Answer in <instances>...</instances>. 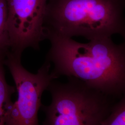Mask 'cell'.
Returning <instances> with one entry per match:
<instances>
[{
	"mask_svg": "<svg viewBox=\"0 0 125 125\" xmlns=\"http://www.w3.org/2000/svg\"><path fill=\"white\" fill-rule=\"evenodd\" d=\"M68 78L66 83H51L47 90L52 101L41 107L45 115L42 125H103L114 105L112 97L75 78Z\"/></svg>",
	"mask_w": 125,
	"mask_h": 125,
	"instance_id": "3",
	"label": "cell"
},
{
	"mask_svg": "<svg viewBox=\"0 0 125 125\" xmlns=\"http://www.w3.org/2000/svg\"><path fill=\"white\" fill-rule=\"evenodd\" d=\"M51 47L46 59L53 65L52 72L73 77L111 97L125 95V44H115L111 38L82 43L71 38H48Z\"/></svg>",
	"mask_w": 125,
	"mask_h": 125,
	"instance_id": "1",
	"label": "cell"
},
{
	"mask_svg": "<svg viewBox=\"0 0 125 125\" xmlns=\"http://www.w3.org/2000/svg\"><path fill=\"white\" fill-rule=\"evenodd\" d=\"M48 0H7L10 51L21 56L27 48L40 49Z\"/></svg>",
	"mask_w": 125,
	"mask_h": 125,
	"instance_id": "5",
	"label": "cell"
},
{
	"mask_svg": "<svg viewBox=\"0 0 125 125\" xmlns=\"http://www.w3.org/2000/svg\"><path fill=\"white\" fill-rule=\"evenodd\" d=\"M10 51L7 0H0V58H5Z\"/></svg>",
	"mask_w": 125,
	"mask_h": 125,
	"instance_id": "7",
	"label": "cell"
},
{
	"mask_svg": "<svg viewBox=\"0 0 125 125\" xmlns=\"http://www.w3.org/2000/svg\"><path fill=\"white\" fill-rule=\"evenodd\" d=\"M125 0H48L45 38L81 36L89 40L125 37Z\"/></svg>",
	"mask_w": 125,
	"mask_h": 125,
	"instance_id": "2",
	"label": "cell"
},
{
	"mask_svg": "<svg viewBox=\"0 0 125 125\" xmlns=\"http://www.w3.org/2000/svg\"><path fill=\"white\" fill-rule=\"evenodd\" d=\"M4 59L0 58V125H6L7 113L13 103L12 96L15 92L14 87L6 80Z\"/></svg>",
	"mask_w": 125,
	"mask_h": 125,
	"instance_id": "6",
	"label": "cell"
},
{
	"mask_svg": "<svg viewBox=\"0 0 125 125\" xmlns=\"http://www.w3.org/2000/svg\"><path fill=\"white\" fill-rule=\"evenodd\" d=\"M103 125H125V96L115 104Z\"/></svg>",
	"mask_w": 125,
	"mask_h": 125,
	"instance_id": "8",
	"label": "cell"
},
{
	"mask_svg": "<svg viewBox=\"0 0 125 125\" xmlns=\"http://www.w3.org/2000/svg\"><path fill=\"white\" fill-rule=\"evenodd\" d=\"M21 56L9 51L4 59L16 86L18 96L7 113L6 125H39L38 112L42 94L57 78L46 60L37 73L28 72L21 62Z\"/></svg>",
	"mask_w": 125,
	"mask_h": 125,
	"instance_id": "4",
	"label": "cell"
}]
</instances>
